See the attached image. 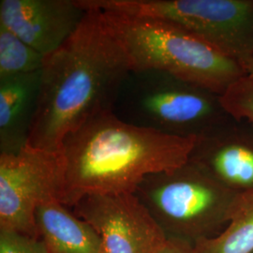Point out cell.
Instances as JSON below:
<instances>
[{
  "instance_id": "obj_4",
  "label": "cell",
  "mask_w": 253,
  "mask_h": 253,
  "mask_svg": "<svg viewBox=\"0 0 253 253\" xmlns=\"http://www.w3.org/2000/svg\"><path fill=\"white\" fill-rule=\"evenodd\" d=\"M112 112L130 125L187 138L208 134L232 118L219 95L154 70H131Z\"/></svg>"
},
{
  "instance_id": "obj_12",
  "label": "cell",
  "mask_w": 253,
  "mask_h": 253,
  "mask_svg": "<svg viewBox=\"0 0 253 253\" xmlns=\"http://www.w3.org/2000/svg\"><path fill=\"white\" fill-rule=\"evenodd\" d=\"M35 227L49 253H100L98 233L59 201L38 208Z\"/></svg>"
},
{
  "instance_id": "obj_5",
  "label": "cell",
  "mask_w": 253,
  "mask_h": 253,
  "mask_svg": "<svg viewBox=\"0 0 253 253\" xmlns=\"http://www.w3.org/2000/svg\"><path fill=\"white\" fill-rule=\"evenodd\" d=\"M238 193L189 160L173 170L147 175L133 194L167 237L194 245L225 228Z\"/></svg>"
},
{
  "instance_id": "obj_16",
  "label": "cell",
  "mask_w": 253,
  "mask_h": 253,
  "mask_svg": "<svg viewBox=\"0 0 253 253\" xmlns=\"http://www.w3.org/2000/svg\"><path fill=\"white\" fill-rule=\"evenodd\" d=\"M0 253H49L38 237L11 231H0Z\"/></svg>"
},
{
  "instance_id": "obj_1",
  "label": "cell",
  "mask_w": 253,
  "mask_h": 253,
  "mask_svg": "<svg viewBox=\"0 0 253 253\" xmlns=\"http://www.w3.org/2000/svg\"><path fill=\"white\" fill-rule=\"evenodd\" d=\"M79 2L87 9L80 27L44 59L27 143L32 148L60 152L69 133L92 117L113 111L131 71L128 56L101 10Z\"/></svg>"
},
{
  "instance_id": "obj_9",
  "label": "cell",
  "mask_w": 253,
  "mask_h": 253,
  "mask_svg": "<svg viewBox=\"0 0 253 253\" xmlns=\"http://www.w3.org/2000/svg\"><path fill=\"white\" fill-rule=\"evenodd\" d=\"M86 12L79 0H1L0 26L46 57L73 36Z\"/></svg>"
},
{
  "instance_id": "obj_3",
  "label": "cell",
  "mask_w": 253,
  "mask_h": 253,
  "mask_svg": "<svg viewBox=\"0 0 253 253\" xmlns=\"http://www.w3.org/2000/svg\"><path fill=\"white\" fill-rule=\"evenodd\" d=\"M101 12L131 70L168 73L219 96L246 76L240 62L171 22L115 10Z\"/></svg>"
},
{
  "instance_id": "obj_14",
  "label": "cell",
  "mask_w": 253,
  "mask_h": 253,
  "mask_svg": "<svg viewBox=\"0 0 253 253\" xmlns=\"http://www.w3.org/2000/svg\"><path fill=\"white\" fill-rule=\"evenodd\" d=\"M45 56L0 26V78L42 71Z\"/></svg>"
},
{
  "instance_id": "obj_15",
  "label": "cell",
  "mask_w": 253,
  "mask_h": 253,
  "mask_svg": "<svg viewBox=\"0 0 253 253\" xmlns=\"http://www.w3.org/2000/svg\"><path fill=\"white\" fill-rule=\"evenodd\" d=\"M227 114L235 121L253 126V81L247 75L234 83L221 96Z\"/></svg>"
},
{
  "instance_id": "obj_10",
  "label": "cell",
  "mask_w": 253,
  "mask_h": 253,
  "mask_svg": "<svg viewBox=\"0 0 253 253\" xmlns=\"http://www.w3.org/2000/svg\"><path fill=\"white\" fill-rule=\"evenodd\" d=\"M229 124L199 137L190 160L231 190H253V134Z\"/></svg>"
},
{
  "instance_id": "obj_7",
  "label": "cell",
  "mask_w": 253,
  "mask_h": 253,
  "mask_svg": "<svg viewBox=\"0 0 253 253\" xmlns=\"http://www.w3.org/2000/svg\"><path fill=\"white\" fill-rule=\"evenodd\" d=\"M64 183L61 152L27 146L17 153L0 154V231L38 237L37 209L49 202L62 203Z\"/></svg>"
},
{
  "instance_id": "obj_17",
  "label": "cell",
  "mask_w": 253,
  "mask_h": 253,
  "mask_svg": "<svg viewBox=\"0 0 253 253\" xmlns=\"http://www.w3.org/2000/svg\"><path fill=\"white\" fill-rule=\"evenodd\" d=\"M153 253H196L194 245L175 237H167Z\"/></svg>"
},
{
  "instance_id": "obj_11",
  "label": "cell",
  "mask_w": 253,
  "mask_h": 253,
  "mask_svg": "<svg viewBox=\"0 0 253 253\" xmlns=\"http://www.w3.org/2000/svg\"><path fill=\"white\" fill-rule=\"evenodd\" d=\"M41 73L0 78V154L27 147L36 114Z\"/></svg>"
},
{
  "instance_id": "obj_2",
  "label": "cell",
  "mask_w": 253,
  "mask_h": 253,
  "mask_svg": "<svg viewBox=\"0 0 253 253\" xmlns=\"http://www.w3.org/2000/svg\"><path fill=\"white\" fill-rule=\"evenodd\" d=\"M198 138L167 135L133 126L106 111L64 139L62 203L88 195L132 194L145 177L189 162Z\"/></svg>"
},
{
  "instance_id": "obj_8",
  "label": "cell",
  "mask_w": 253,
  "mask_h": 253,
  "mask_svg": "<svg viewBox=\"0 0 253 253\" xmlns=\"http://www.w3.org/2000/svg\"><path fill=\"white\" fill-rule=\"evenodd\" d=\"M71 208L98 233L100 253H153L167 238L133 193L88 195Z\"/></svg>"
},
{
  "instance_id": "obj_6",
  "label": "cell",
  "mask_w": 253,
  "mask_h": 253,
  "mask_svg": "<svg viewBox=\"0 0 253 253\" xmlns=\"http://www.w3.org/2000/svg\"><path fill=\"white\" fill-rule=\"evenodd\" d=\"M85 6L163 19L242 65L253 53V0H82ZM243 67V66H242Z\"/></svg>"
},
{
  "instance_id": "obj_18",
  "label": "cell",
  "mask_w": 253,
  "mask_h": 253,
  "mask_svg": "<svg viewBox=\"0 0 253 253\" xmlns=\"http://www.w3.org/2000/svg\"><path fill=\"white\" fill-rule=\"evenodd\" d=\"M246 75L253 81V53L242 62Z\"/></svg>"
},
{
  "instance_id": "obj_13",
  "label": "cell",
  "mask_w": 253,
  "mask_h": 253,
  "mask_svg": "<svg viewBox=\"0 0 253 253\" xmlns=\"http://www.w3.org/2000/svg\"><path fill=\"white\" fill-rule=\"evenodd\" d=\"M194 248L196 253H253V190L239 192L225 228Z\"/></svg>"
}]
</instances>
